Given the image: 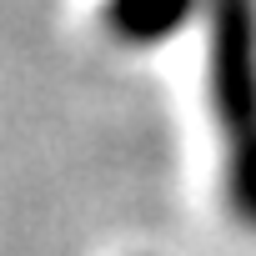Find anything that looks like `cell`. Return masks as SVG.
Wrapping results in <instances>:
<instances>
[{"label": "cell", "mask_w": 256, "mask_h": 256, "mask_svg": "<svg viewBox=\"0 0 256 256\" xmlns=\"http://www.w3.org/2000/svg\"><path fill=\"white\" fill-rule=\"evenodd\" d=\"M196 0H106L100 6V20L116 40L126 46H146V40H161L171 36L186 16H191Z\"/></svg>", "instance_id": "cell-2"}, {"label": "cell", "mask_w": 256, "mask_h": 256, "mask_svg": "<svg viewBox=\"0 0 256 256\" xmlns=\"http://www.w3.org/2000/svg\"><path fill=\"white\" fill-rule=\"evenodd\" d=\"M206 70L226 151V201L256 231V0H211Z\"/></svg>", "instance_id": "cell-1"}]
</instances>
